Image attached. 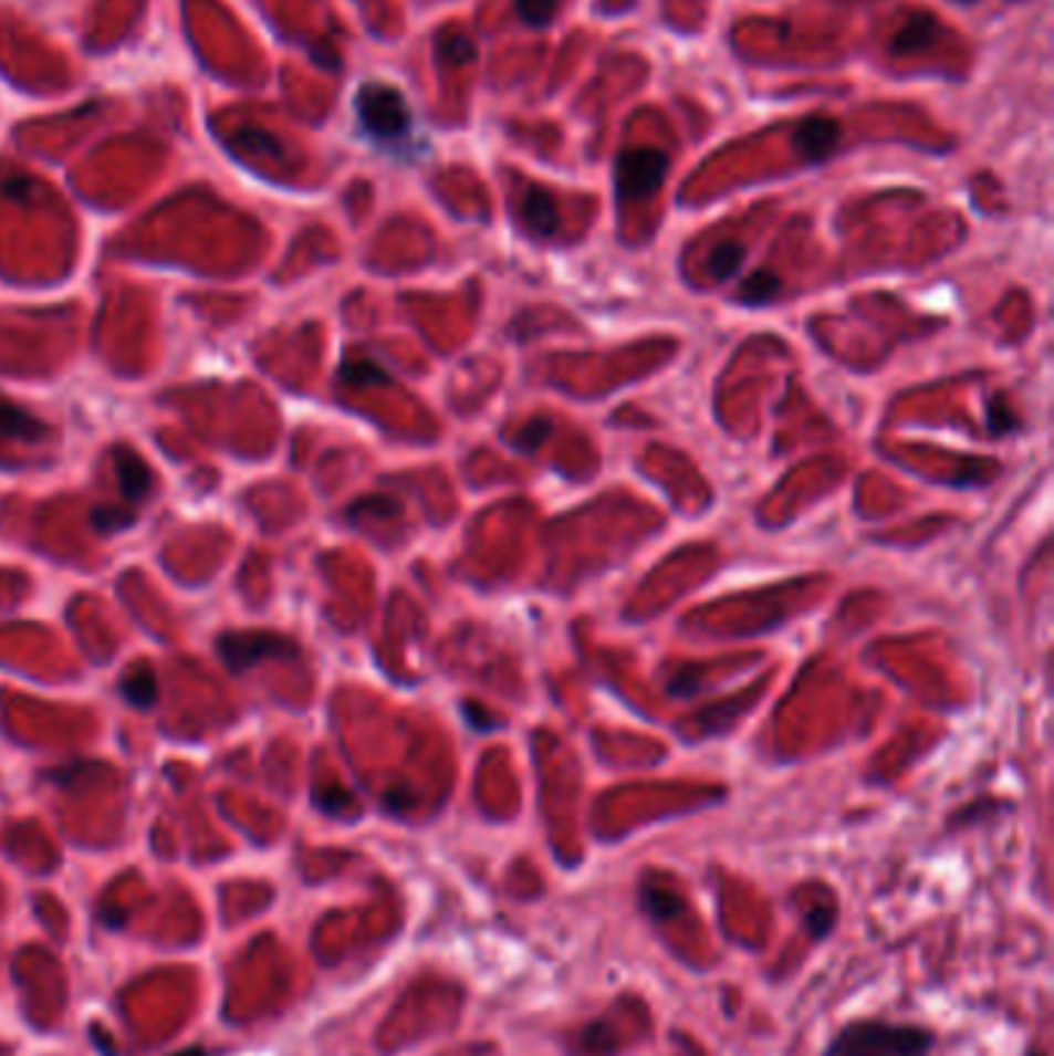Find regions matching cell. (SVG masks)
Masks as SVG:
<instances>
[{
    "label": "cell",
    "instance_id": "cell-15",
    "mask_svg": "<svg viewBox=\"0 0 1054 1056\" xmlns=\"http://www.w3.org/2000/svg\"><path fill=\"white\" fill-rule=\"evenodd\" d=\"M1033 1056H1042V1054H1033Z\"/></svg>",
    "mask_w": 1054,
    "mask_h": 1056
},
{
    "label": "cell",
    "instance_id": "cell-12",
    "mask_svg": "<svg viewBox=\"0 0 1054 1056\" xmlns=\"http://www.w3.org/2000/svg\"><path fill=\"white\" fill-rule=\"evenodd\" d=\"M780 294V282L773 279V275H754L745 284V291H742V300H749V303H764V300L776 297Z\"/></svg>",
    "mask_w": 1054,
    "mask_h": 1056
},
{
    "label": "cell",
    "instance_id": "cell-9",
    "mask_svg": "<svg viewBox=\"0 0 1054 1056\" xmlns=\"http://www.w3.org/2000/svg\"><path fill=\"white\" fill-rule=\"evenodd\" d=\"M931 34H935V19L925 13L909 15V22H906L904 29L897 31V38H894V53H906V50H919L931 41Z\"/></svg>",
    "mask_w": 1054,
    "mask_h": 1056
},
{
    "label": "cell",
    "instance_id": "cell-4",
    "mask_svg": "<svg viewBox=\"0 0 1054 1056\" xmlns=\"http://www.w3.org/2000/svg\"><path fill=\"white\" fill-rule=\"evenodd\" d=\"M220 649H223V658H227V665L232 670H244L248 665H257L260 658H267V655L291 652V646L285 640L270 637V634H232V637L220 642Z\"/></svg>",
    "mask_w": 1054,
    "mask_h": 1056
},
{
    "label": "cell",
    "instance_id": "cell-6",
    "mask_svg": "<svg viewBox=\"0 0 1054 1056\" xmlns=\"http://www.w3.org/2000/svg\"><path fill=\"white\" fill-rule=\"evenodd\" d=\"M523 220L535 232V236H551L557 229V208L551 201V195L542 189H532L523 198Z\"/></svg>",
    "mask_w": 1054,
    "mask_h": 1056
},
{
    "label": "cell",
    "instance_id": "cell-8",
    "mask_svg": "<svg viewBox=\"0 0 1054 1056\" xmlns=\"http://www.w3.org/2000/svg\"><path fill=\"white\" fill-rule=\"evenodd\" d=\"M640 906H644V911H647L649 918H656V921L678 918L680 911H683L680 896L665 890V887H644V890H640Z\"/></svg>",
    "mask_w": 1054,
    "mask_h": 1056
},
{
    "label": "cell",
    "instance_id": "cell-1",
    "mask_svg": "<svg viewBox=\"0 0 1054 1056\" xmlns=\"http://www.w3.org/2000/svg\"><path fill=\"white\" fill-rule=\"evenodd\" d=\"M935 1032L921 1026H897L881 1020H857L828 1042L823 1056H928Z\"/></svg>",
    "mask_w": 1054,
    "mask_h": 1056
},
{
    "label": "cell",
    "instance_id": "cell-13",
    "mask_svg": "<svg viewBox=\"0 0 1054 1056\" xmlns=\"http://www.w3.org/2000/svg\"><path fill=\"white\" fill-rule=\"evenodd\" d=\"M124 696L134 701V704H139V708H146V704L155 699V680H149V677H136V680H131V683L124 686Z\"/></svg>",
    "mask_w": 1054,
    "mask_h": 1056
},
{
    "label": "cell",
    "instance_id": "cell-3",
    "mask_svg": "<svg viewBox=\"0 0 1054 1056\" xmlns=\"http://www.w3.org/2000/svg\"><path fill=\"white\" fill-rule=\"evenodd\" d=\"M668 170V155L659 149H628L618 158V195L644 198L662 186Z\"/></svg>",
    "mask_w": 1054,
    "mask_h": 1056
},
{
    "label": "cell",
    "instance_id": "cell-14",
    "mask_svg": "<svg viewBox=\"0 0 1054 1056\" xmlns=\"http://www.w3.org/2000/svg\"><path fill=\"white\" fill-rule=\"evenodd\" d=\"M174 1056H208V1054H205V1050H198V1047H189V1050H182V1054H174Z\"/></svg>",
    "mask_w": 1054,
    "mask_h": 1056
},
{
    "label": "cell",
    "instance_id": "cell-10",
    "mask_svg": "<svg viewBox=\"0 0 1054 1056\" xmlns=\"http://www.w3.org/2000/svg\"><path fill=\"white\" fill-rule=\"evenodd\" d=\"M742 257H745L742 244L727 241V244H718L714 253L708 257V269H711V275L721 282V279H727V275H733V272H737L739 263H742Z\"/></svg>",
    "mask_w": 1054,
    "mask_h": 1056
},
{
    "label": "cell",
    "instance_id": "cell-7",
    "mask_svg": "<svg viewBox=\"0 0 1054 1056\" xmlns=\"http://www.w3.org/2000/svg\"><path fill=\"white\" fill-rule=\"evenodd\" d=\"M115 463H118V470H121V489H124V494H127V501H131V504L143 501V498H146V491L152 489L149 470H146L143 461H139L136 454H131V451H127V454H118Z\"/></svg>",
    "mask_w": 1054,
    "mask_h": 1056
},
{
    "label": "cell",
    "instance_id": "cell-2",
    "mask_svg": "<svg viewBox=\"0 0 1054 1056\" xmlns=\"http://www.w3.org/2000/svg\"><path fill=\"white\" fill-rule=\"evenodd\" d=\"M359 115L365 121V127L380 139H390L399 136L408 127V108L403 103V96L390 87H380V84H368L359 93Z\"/></svg>",
    "mask_w": 1054,
    "mask_h": 1056
},
{
    "label": "cell",
    "instance_id": "cell-11",
    "mask_svg": "<svg viewBox=\"0 0 1054 1056\" xmlns=\"http://www.w3.org/2000/svg\"><path fill=\"white\" fill-rule=\"evenodd\" d=\"M557 10V0H516V13L526 19V25H547Z\"/></svg>",
    "mask_w": 1054,
    "mask_h": 1056
},
{
    "label": "cell",
    "instance_id": "cell-5",
    "mask_svg": "<svg viewBox=\"0 0 1054 1056\" xmlns=\"http://www.w3.org/2000/svg\"><path fill=\"white\" fill-rule=\"evenodd\" d=\"M838 143V127L826 118H807L801 121V127L795 130V146L807 158V161H823L832 155Z\"/></svg>",
    "mask_w": 1054,
    "mask_h": 1056
}]
</instances>
